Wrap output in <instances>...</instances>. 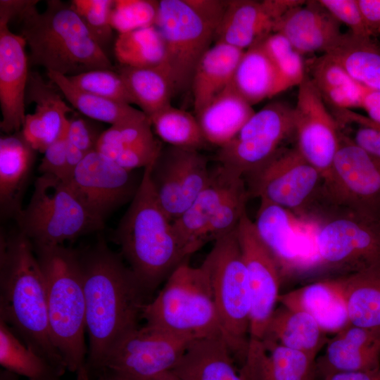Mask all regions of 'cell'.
I'll list each match as a JSON object with an SVG mask.
<instances>
[{"label":"cell","mask_w":380,"mask_h":380,"mask_svg":"<svg viewBox=\"0 0 380 380\" xmlns=\"http://www.w3.org/2000/svg\"><path fill=\"white\" fill-rule=\"evenodd\" d=\"M80 255L89 338V379L100 370L117 342L139 327L147 296L122 256L104 242Z\"/></svg>","instance_id":"obj_1"},{"label":"cell","mask_w":380,"mask_h":380,"mask_svg":"<svg viewBox=\"0 0 380 380\" xmlns=\"http://www.w3.org/2000/svg\"><path fill=\"white\" fill-rule=\"evenodd\" d=\"M0 319L63 374L51 339L45 280L31 241L20 231L0 241Z\"/></svg>","instance_id":"obj_2"},{"label":"cell","mask_w":380,"mask_h":380,"mask_svg":"<svg viewBox=\"0 0 380 380\" xmlns=\"http://www.w3.org/2000/svg\"><path fill=\"white\" fill-rule=\"evenodd\" d=\"M115 241L146 296L191 255L158 203L146 168L139 188L115 230Z\"/></svg>","instance_id":"obj_3"},{"label":"cell","mask_w":380,"mask_h":380,"mask_svg":"<svg viewBox=\"0 0 380 380\" xmlns=\"http://www.w3.org/2000/svg\"><path fill=\"white\" fill-rule=\"evenodd\" d=\"M37 2L33 1L18 16L32 65L67 77L115 69L70 4L49 0L40 13Z\"/></svg>","instance_id":"obj_4"},{"label":"cell","mask_w":380,"mask_h":380,"mask_svg":"<svg viewBox=\"0 0 380 380\" xmlns=\"http://www.w3.org/2000/svg\"><path fill=\"white\" fill-rule=\"evenodd\" d=\"M43 272L53 343L75 380H88L86 305L80 253L63 246H34Z\"/></svg>","instance_id":"obj_5"},{"label":"cell","mask_w":380,"mask_h":380,"mask_svg":"<svg viewBox=\"0 0 380 380\" xmlns=\"http://www.w3.org/2000/svg\"><path fill=\"white\" fill-rule=\"evenodd\" d=\"M228 1L160 0L155 23L165 49L160 64L174 94L191 87L196 66L215 42Z\"/></svg>","instance_id":"obj_6"},{"label":"cell","mask_w":380,"mask_h":380,"mask_svg":"<svg viewBox=\"0 0 380 380\" xmlns=\"http://www.w3.org/2000/svg\"><path fill=\"white\" fill-rule=\"evenodd\" d=\"M141 318L146 324L193 339L222 335L210 278L202 265L179 266L144 305Z\"/></svg>","instance_id":"obj_7"},{"label":"cell","mask_w":380,"mask_h":380,"mask_svg":"<svg viewBox=\"0 0 380 380\" xmlns=\"http://www.w3.org/2000/svg\"><path fill=\"white\" fill-rule=\"evenodd\" d=\"M202 265L210 278L222 335L241 367L250 339L251 298L236 228L215 241Z\"/></svg>","instance_id":"obj_8"},{"label":"cell","mask_w":380,"mask_h":380,"mask_svg":"<svg viewBox=\"0 0 380 380\" xmlns=\"http://www.w3.org/2000/svg\"><path fill=\"white\" fill-rule=\"evenodd\" d=\"M320 209L325 216L346 215L380 222V160L341 132L314 213Z\"/></svg>","instance_id":"obj_9"},{"label":"cell","mask_w":380,"mask_h":380,"mask_svg":"<svg viewBox=\"0 0 380 380\" xmlns=\"http://www.w3.org/2000/svg\"><path fill=\"white\" fill-rule=\"evenodd\" d=\"M15 220L34 246L62 245L103 225L66 182L50 175L37 177L29 203Z\"/></svg>","instance_id":"obj_10"},{"label":"cell","mask_w":380,"mask_h":380,"mask_svg":"<svg viewBox=\"0 0 380 380\" xmlns=\"http://www.w3.org/2000/svg\"><path fill=\"white\" fill-rule=\"evenodd\" d=\"M249 198L278 205L294 215L311 213L324 178L296 145L284 147L270 160L243 177Z\"/></svg>","instance_id":"obj_11"},{"label":"cell","mask_w":380,"mask_h":380,"mask_svg":"<svg viewBox=\"0 0 380 380\" xmlns=\"http://www.w3.org/2000/svg\"><path fill=\"white\" fill-rule=\"evenodd\" d=\"M315 247L318 266L339 277L367 270L380 264V222L326 215L317 231Z\"/></svg>","instance_id":"obj_12"},{"label":"cell","mask_w":380,"mask_h":380,"mask_svg":"<svg viewBox=\"0 0 380 380\" xmlns=\"http://www.w3.org/2000/svg\"><path fill=\"white\" fill-rule=\"evenodd\" d=\"M292 135L293 107L272 101L255 112L237 134L220 148L218 163L243 177L270 160Z\"/></svg>","instance_id":"obj_13"},{"label":"cell","mask_w":380,"mask_h":380,"mask_svg":"<svg viewBox=\"0 0 380 380\" xmlns=\"http://www.w3.org/2000/svg\"><path fill=\"white\" fill-rule=\"evenodd\" d=\"M193 340L148 324L138 327L117 342L95 374L145 379L171 371Z\"/></svg>","instance_id":"obj_14"},{"label":"cell","mask_w":380,"mask_h":380,"mask_svg":"<svg viewBox=\"0 0 380 380\" xmlns=\"http://www.w3.org/2000/svg\"><path fill=\"white\" fill-rule=\"evenodd\" d=\"M160 207L173 222L208 184L211 172L199 150L167 145L145 167Z\"/></svg>","instance_id":"obj_15"},{"label":"cell","mask_w":380,"mask_h":380,"mask_svg":"<svg viewBox=\"0 0 380 380\" xmlns=\"http://www.w3.org/2000/svg\"><path fill=\"white\" fill-rule=\"evenodd\" d=\"M142 177L95 150L78 164L66 183L87 210L104 222L111 212L132 201Z\"/></svg>","instance_id":"obj_16"},{"label":"cell","mask_w":380,"mask_h":380,"mask_svg":"<svg viewBox=\"0 0 380 380\" xmlns=\"http://www.w3.org/2000/svg\"><path fill=\"white\" fill-rule=\"evenodd\" d=\"M298 87L293 107L296 146L325 179L338 147L340 130L308 72Z\"/></svg>","instance_id":"obj_17"},{"label":"cell","mask_w":380,"mask_h":380,"mask_svg":"<svg viewBox=\"0 0 380 380\" xmlns=\"http://www.w3.org/2000/svg\"><path fill=\"white\" fill-rule=\"evenodd\" d=\"M236 234L249 283L251 310L250 338H262L279 296L281 276L272 256L258 236L247 213Z\"/></svg>","instance_id":"obj_18"},{"label":"cell","mask_w":380,"mask_h":380,"mask_svg":"<svg viewBox=\"0 0 380 380\" xmlns=\"http://www.w3.org/2000/svg\"><path fill=\"white\" fill-rule=\"evenodd\" d=\"M260 200L253 224L277 265L281 279L318 267L317 258L309 251L297 230L294 215L278 205Z\"/></svg>","instance_id":"obj_19"},{"label":"cell","mask_w":380,"mask_h":380,"mask_svg":"<svg viewBox=\"0 0 380 380\" xmlns=\"http://www.w3.org/2000/svg\"><path fill=\"white\" fill-rule=\"evenodd\" d=\"M300 0L228 1L215 43L246 50L274 32L279 18Z\"/></svg>","instance_id":"obj_20"},{"label":"cell","mask_w":380,"mask_h":380,"mask_svg":"<svg viewBox=\"0 0 380 380\" xmlns=\"http://www.w3.org/2000/svg\"><path fill=\"white\" fill-rule=\"evenodd\" d=\"M26 42L0 23V128L11 134L22 129L25 119V96L29 71Z\"/></svg>","instance_id":"obj_21"},{"label":"cell","mask_w":380,"mask_h":380,"mask_svg":"<svg viewBox=\"0 0 380 380\" xmlns=\"http://www.w3.org/2000/svg\"><path fill=\"white\" fill-rule=\"evenodd\" d=\"M341 25L319 0L301 1L279 18L274 32L284 35L302 56L325 53L342 37Z\"/></svg>","instance_id":"obj_22"},{"label":"cell","mask_w":380,"mask_h":380,"mask_svg":"<svg viewBox=\"0 0 380 380\" xmlns=\"http://www.w3.org/2000/svg\"><path fill=\"white\" fill-rule=\"evenodd\" d=\"M53 84L51 80L46 82L38 72H29L25 102L34 103L35 110L26 115L21 131L32 148L43 153L67 129V115L74 113Z\"/></svg>","instance_id":"obj_23"},{"label":"cell","mask_w":380,"mask_h":380,"mask_svg":"<svg viewBox=\"0 0 380 380\" xmlns=\"http://www.w3.org/2000/svg\"><path fill=\"white\" fill-rule=\"evenodd\" d=\"M316 359L269 336L250 338L239 372L244 380H315Z\"/></svg>","instance_id":"obj_24"},{"label":"cell","mask_w":380,"mask_h":380,"mask_svg":"<svg viewBox=\"0 0 380 380\" xmlns=\"http://www.w3.org/2000/svg\"><path fill=\"white\" fill-rule=\"evenodd\" d=\"M322 378L336 372H373L380 369V327L348 325L329 338L316 359Z\"/></svg>","instance_id":"obj_25"},{"label":"cell","mask_w":380,"mask_h":380,"mask_svg":"<svg viewBox=\"0 0 380 380\" xmlns=\"http://www.w3.org/2000/svg\"><path fill=\"white\" fill-rule=\"evenodd\" d=\"M243 177L219 164L211 169L210 179L190 206L172 223L190 255L203 245V237L211 218L239 188Z\"/></svg>","instance_id":"obj_26"},{"label":"cell","mask_w":380,"mask_h":380,"mask_svg":"<svg viewBox=\"0 0 380 380\" xmlns=\"http://www.w3.org/2000/svg\"><path fill=\"white\" fill-rule=\"evenodd\" d=\"M162 147L153 133L149 118L144 114L102 132L96 151L132 171L151 165Z\"/></svg>","instance_id":"obj_27"},{"label":"cell","mask_w":380,"mask_h":380,"mask_svg":"<svg viewBox=\"0 0 380 380\" xmlns=\"http://www.w3.org/2000/svg\"><path fill=\"white\" fill-rule=\"evenodd\" d=\"M282 305L312 316L326 333H337L348 325L346 301L336 277L327 278L280 294Z\"/></svg>","instance_id":"obj_28"},{"label":"cell","mask_w":380,"mask_h":380,"mask_svg":"<svg viewBox=\"0 0 380 380\" xmlns=\"http://www.w3.org/2000/svg\"><path fill=\"white\" fill-rule=\"evenodd\" d=\"M35 152L21 130L1 137L0 206L4 215L15 219L23 210V193L34 162Z\"/></svg>","instance_id":"obj_29"},{"label":"cell","mask_w":380,"mask_h":380,"mask_svg":"<svg viewBox=\"0 0 380 380\" xmlns=\"http://www.w3.org/2000/svg\"><path fill=\"white\" fill-rule=\"evenodd\" d=\"M222 335L190 342L172 370L182 380H244Z\"/></svg>","instance_id":"obj_30"},{"label":"cell","mask_w":380,"mask_h":380,"mask_svg":"<svg viewBox=\"0 0 380 380\" xmlns=\"http://www.w3.org/2000/svg\"><path fill=\"white\" fill-rule=\"evenodd\" d=\"M255 112L232 82L195 116L206 142L220 148L237 134Z\"/></svg>","instance_id":"obj_31"},{"label":"cell","mask_w":380,"mask_h":380,"mask_svg":"<svg viewBox=\"0 0 380 380\" xmlns=\"http://www.w3.org/2000/svg\"><path fill=\"white\" fill-rule=\"evenodd\" d=\"M243 50L214 43L195 70L191 82L195 115L198 114L232 82Z\"/></svg>","instance_id":"obj_32"},{"label":"cell","mask_w":380,"mask_h":380,"mask_svg":"<svg viewBox=\"0 0 380 380\" xmlns=\"http://www.w3.org/2000/svg\"><path fill=\"white\" fill-rule=\"evenodd\" d=\"M265 336L314 358H317L329 339L327 333L309 314L282 305L274 310Z\"/></svg>","instance_id":"obj_33"},{"label":"cell","mask_w":380,"mask_h":380,"mask_svg":"<svg viewBox=\"0 0 380 380\" xmlns=\"http://www.w3.org/2000/svg\"><path fill=\"white\" fill-rule=\"evenodd\" d=\"M336 278L346 301L350 324L380 327V264Z\"/></svg>","instance_id":"obj_34"},{"label":"cell","mask_w":380,"mask_h":380,"mask_svg":"<svg viewBox=\"0 0 380 380\" xmlns=\"http://www.w3.org/2000/svg\"><path fill=\"white\" fill-rule=\"evenodd\" d=\"M308 74L330 108H362L367 88L353 80L330 55L323 53L315 58Z\"/></svg>","instance_id":"obj_35"},{"label":"cell","mask_w":380,"mask_h":380,"mask_svg":"<svg viewBox=\"0 0 380 380\" xmlns=\"http://www.w3.org/2000/svg\"><path fill=\"white\" fill-rule=\"evenodd\" d=\"M277 72L261 41L244 50L236 68L232 84L252 106L274 96Z\"/></svg>","instance_id":"obj_36"},{"label":"cell","mask_w":380,"mask_h":380,"mask_svg":"<svg viewBox=\"0 0 380 380\" xmlns=\"http://www.w3.org/2000/svg\"><path fill=\"white\" fill-rule=\"evenodd\" d=\"M325 53L335 59L357 82L380 91V48L371 39L343 33Z\"/></svg>","instance_id":"obj_37"},{"label":"cell","mask_w":380,"mask_h":380,"mask_svg":"<svg viewBox=\"0 0 380 380\" xmlns=\"http://www.w3.org/2000/svg\"><path fill=\"white\" fill-rule=\"evenodd\" d=\"M125 82L135 104L149 118L170 105L174 94L169 75L161 65L147 68H115Z\"/></svg>","instance_id":"obj_38"},{"label":"cell","mask_w":380,"mask_h":380,"mask_svg":"<svg viewBox=\"0 0 380 380\" xmlns=\"http://www.w3.org/2000/svg\"><path fill=\"white\" fill-rule=\"evenodd\" d=\"M49 80L58 87L64 97L79 112L96 121L111 125L141 117L145 113L131 105L118 102L85 91L74 85L68 77L54 72H47Z\"/></svg>","instance_id":"obj_39"},{"label":"cell","mask_w":380,"mask_h":380,"mask_svg":"<svg viewBox=\"0 0 380 380\" xmlns=\"http://www.w3.org/2000/svg\"><path fill=\"white\" fill-rule=\"evenodd\" d=\"M0 364L28 380H62L63 374L30 348L11 328L0 319Z\"/></svg>","instance_id":"obj_40"},{"label":"cell","mask_w":380,"mask_h":380,"mask_svg":"<svg viewBox=\"0 0 380 380\" xmlns=\"http://www.w3.org/2000/svg\"><path fill=\"white\" fill-rule=\"evenodd\" d=\"M114 52L120 66L147 68L163 62L165 49L160 32L152 25L119 34Z\"/></svg>","instance_id":"obj_41"},{"label":"cell","mask_w":380,"mask_h":380,"mask_svg":"<svg viewBox=\"0 0 380 380\" xmlns=\"http://www.w3.org/2000/svg\"><path fill=\"white\" fill-rule=\"evenodd\" d=\"M149 119L155 134L167 145L199 150L208 144L196 117L171 104Z\"/></svg>","instance_id":"obj_42"},{"label":"cell","mask_w":380,"mask_h":380,"mask_svg":"<svg viewBox=\"0 0 380 380\" xmlns=\"http://www.w3.org/2000/svg\"><path fill=\"white\" fill-rule=\"evenodd\" d=\"M261 43L276 69L274 96L298 86L307 72L302 55L295 50L284 35L278 32L271 33Z\"/></svg>","instance_id":"obj_43"},{"label":"cell","mask_w":380,"mask_h":380,"mask_svg":"<svg viewBox=\"0 0 380 380\" xmlns=\"http://www.w3.org/2000/svg\"><path fill=\"white\" fill-rule=\"evenodd\" d=\"M331 111L343 134L380 160V125L350 109L331 108Z\"/></svg>","instance_id":"obj_44"},{"label":"cell","mask_w":380,"mask_h":380,"mask_svg":"<svg viewBox=\"0 0 380 380\" xmlns=\"http://www.w3.org/2000/svg\"><path fill=\"white\" fill-rule=\"evenodd\" d=\"M68 78L85 91L118 102L135 104L125 80L115 68L90 70Z\"/></svg>","instance_id":"obj_45"},{"label":"cell","mask_w":380,"mask_h":380,"mask_svg":"<svg viewBox=\"0 0 380 380\" xmlns=\"http://www.w3.org/2000/svg\"><path fill=\"white\" fill-rule=\"evenodd\" d=\"M159 1L115 0L111 13L110 24L119 34L155 25Z\"/></svg>","instance_id":"obj_46"},{"label":"cell","mask_w":380,"mask_h":380,"mask_svg":"<svg viewBox=\"0 0 380 380\" xmlns=\"http://www.w3.org/2000/svg\"><path fill=\"white\" fill-rule=\"evenodd\" d=\"M113 3V0H73L70 2L103 50L113 35L110 13Z\"/></svg>","instance_id":"obj_47"},{"label":"cell","mask_w":380,"mask_h":380,"mask_svg":"<svg viewBox=\"0 0 380 380\" xmlns=\"http://www.w3.org/2000/svg\"><path fill=\"white\" fill-rule=\"evenodd\" d=\"M341 24L349 28L353 35L371 39L357 0H319Z\"/></svg>","instance_id":"obj_48"},{"label":"cell","mask_w":380,"mask_h":380,"mask_svg":"<svg viewBox=\"0 0 380 380\" xmlns=\"http://www.w3.org/2000/svg\"><path fill=\"white\" fill-rule=\"evenodd\" d=\"M67 129L44 152V157L39 165L42 175H53L63 182L67 180Z\"/></svg>","instance_id":"obj_49"},{"label":"cell","mask_w":380,"mask_h":380,"mask_svg":"<svg viewBox=\"0 0 380 380\" xmlns=\"http://www.w3.org/2000/svg\"><path fill=\"white\" fill-rule=\"evenodd\" d=\"M101 133L96 132L91 123L78 115L68 118V144L84 156L96 150Z\"/></svg>","instance_id":"obj_50"},{"label":"cell","mask_w":380,"mask_h":380,"mask_svg":"<svg viewBox=\"0 0 380 380\" xmlns=\"http://www.w3.org/2000/svg\"><path fill=\"white\" fill-rule=\"evenodd\" d=\"M372 37L380 34V0H357Z\"/></svg>","instance_id":"obj_51"},{"label":"cell","mask_w":380,"mask_h":380,"mask_svg":"<svg viewBox=\"0 0 380 380\" xmlns=\"http://www.w3.org/2000/svg\"><path fill=\"white\" fill-rule=\"evenodd\" d=\"M32 1L33 0H1L0 23L8 24L13 18H18Z\"/></svg>","instance_id":"obj_52"},{"label":"cell","mask_w":380,"mask_h":380,"mask_svg":"<svg viewBox=\"0 0 380 380\" xmlns=\"http://www.w3.org/2000/svg\"><path fill=\"white\" fill-rule=\"evenodd\" d=\"M362 108L365 110L367 116L372 121L380 125V91L367 89Z\"/></svg>","instance_id":"obj_53"},{"label":"cell","mask_w":380,"mask_h":380,"mask_svg":"<svg viewBox=\"0 0 380 380\" xmlns=\"http://www.w3.org/2000/svg\"><path fill=\"white\" fill-rule=\"evenodd\" d=\"M379 371L373 372H336L325 375L322 380H380Z\"/></svg>","instance_id":"obj_54"},{"label":"cell","mask_w":380,"mask_h":380,"mask_svg":"<svg viewBox=\"0 0 380 380\" xmlns=\"http://www.w3.org/2000/svg\"><path fill=\"white\" fill-rule=\"evenodd\" d=\"M121 377L125 380H182L172 370L145 379L129 378L125 376Z\"/></svg>","instance_id":"obj_55"},{"label":"cell","mask_w":380,"mask_h":380,"mask_svg":"<svg viewBox=\"0 0 380 380\" xmlns=\"http://www.w3.org/2000/svg\"><path fill=\"white\" fill-rule=\"evenodd\" d=\"M88 380H125L122 377L108 371H103L91 375Z\"/></svg>","instance_id":"obj_56"},{"label":"cell","mask_w":380,"mask_h":380,"mask_svg":"<svg viewBox=\"0 0 380 380\" xmlns=\"http://www.w3.org/2000/svg\"><path fill=\"white\" fill-rule=\"evenodd\" d=\"M378 374H379V379H380V369L379 370Z\"/></svg>","instance_id":"obj_57"}]
</instances>
